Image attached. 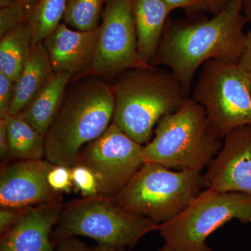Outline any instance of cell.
<instances>
[{"label":"cell","mask_w":251,"mask_h":251,"mask_svg":"<svg viewBox=\"0 0 251 251\" xmlns=\"http://www.w3.org/2000/svg\"><path fill=\"white\" fill-rule=\"evenodd\" d=\"M243 1L232 0L209 20L166 25L153 64L169 68L188 93L198 69L204 63L239 64L248 22Z\"/></svg>","instance_id":"cell-1"},{"label":"cell","mask_w":251,"mask_h":251,"mask_svg":"<svg viewBox=\"0 0 251 251\" xmlns=\"http://www.w3.org/2000/svg\"><path fill=\"white\" fill-rule=\"evenodd\" d=\"M115 105L113 86L95 78L75 86L46 133V159L53 165L74 166L81 150L111 125Z\"/></svg>","instance_id":"cell-2"},{"label":"cell","mask_w":251,"mask_h":251,"mask_svg":"<svg viewBox=\"0 0 251 251\" xmlns=\"http://www.w3.org/2000/svg\"><path fill=\"white\" fill-rule=\"evenodd\" d=\"M113 86V122L128 137L142 145L151 139L162 117L179 110L189 93L171 72L134 69Z\"/></svg>","instance_id":"cell-3"},{"label":"cell","mask_w":251,"mask_h":251,"mask_svg":"<svg viewBox=\"0 0 251 251\" xmlns=\"http://www.w3.org/2000/svg\"><path fill=\"white\" fill-rule=\"evenodd\" d=\"M223 143L224 138L204 108L190 97L179 110L158 122L153 138L143 145V160L168 169L201 173L217 156Z\"/></svg>","instance_id":"cell-4"},{"label":"cell","mask_w":251,"mask_h":251,"mask_svg":"<svg viewBox=\"0 0 251 251\" xmlns=\"http://www.w3.org/2000/svg\"><path fill=\"white\" fill-rule=\"evenodd\" d=\"M159 225L125 210L113 198L98 196L75 200L64 204L52 236L85 237L108 249H131Z\"/></svg>","instance_id":"cell-5"},{"label":"cell","mask_w":251,"mask_h":251,"mask_svg":"<svg viewBox=\"0 0 251 251\" xmlns=\"http://www.w3.org/2000/svg\"><path fill=\"white\" fill-rule=\"evenodd\" d=\"M205 188L201 173L145 163L113 198L125 210L160 225L179 215Z\"/></svg>","instance_id":"cell-6"},{"label":"cell","mask_w":251,"mask_h":251,"mask_svg":"<svg viewBox=\"0 0 251 251\" xmlns=\"http://www.w3.org/2000/svg\"><path fill=\"white\" fill-rule=\"evenodd\" d=\"M251 223V196L205 188L174 219L158 226L173 251H212L207 238L231 220Z\"/></svg>","instance_id":"cell-7"},{"label":"cell","mask_w":251,"mask_h":251,"mask_svg":"<svg viewBox=\"0 0 251 251\" xmlns=\"http://www.w3.org/2000/svg\"><path fill=\"white\" fill-rule=\"evenodd\" d=\"M191 99L224 138L231 130L251 125V75L238 64L204 63Z\"/></svg>","instance_id":"cell-8"},{"label":"cell","mask_w":251,"mask_h":251,"mask_svg":"<svg viewBox=\"0 0 251 251\" xmlns=\"http://www.w3.org/2000/svg\"><path fill=\"white\" fill-rule=\"evenodd\" d=\"M134 0H108L99 27L95 56L85 75L110 77L126 71L154 67L140 58L133 17Z\"/></svg>","instance_id":"cell-9"},{"label":"cell","mask_w":251,"mask_h":251,"mask_svg":"<svg viewBox=\"0 0 251 251\" xmlns=\"http://www.w3.org/2000/svg\"><path fill=\"white\" fill-rule=\"evenodd\" d=\"M143 145L113 122L99 138L81 150L75 165L90 169L98 181L99 195L115 197L142 166Z\"/></svg>","instance_id":"cell-10"},{"label":"cell","mask_w":251,"mask_h":251,"mask_svg":"<svg viewBox=\"0 0 251 251\" xmlns=\"http://www.w3.org/2000/svg\"><path fill=\"white\" fill-rule=\"evenodd\" d=\"M47 160H16L1 166L0 207L25 208L62 202L51 188Z\"/></svg>","instance_id":"cell-11"},{"label":"cell","mask_w":251,"mask_h":251,"mask_svg":"<svg viewBox=\"0 0 251 251\" xmlns=\"http://www.w3.org/2000/svg\"><path fill=\"white\" fill-rule=\"evenodd\" d=\"M206 188L251 196V125L231 130L204 175Z\"/></svg>","instance_id":"cell-12"},{"label":"cell","mask_w":251,"mask_h":251,"mask_svg":"<svg viewBox=\"0 0 251 251\" xmlns=\"http://www.w3.org/2000/svg\"><path fill=\"white\" fill-rule=\"evenodd\" d=\"M98 39L99 27L92 31L75 30L62 23L43 44L54 73L83 76L93 62Z\"/></svg>","instance_id":"cell-13"},{"label":"cell","mask_w":251,"mask_h":251,"mask_svg":"<svg viewBox=\"0 0 251 251\" xmlns=\"http://www.w3.org/2000/svg\"><path fill=\"white\" fill-rule=\"evenodd\" d=\"M62 202L33 206L0 238V251H54L50 237L58 221Z\"/></svg>","instance_id":"cell-14"},{"label":"cell","mask_w":251,"mask_h":251,"mask_svg":"<svg viewBox=\"0 0 251 251\" xmlns=\"http://www.w3.org/2000/svg\"><path fill=\"white\" fill-rule=\"evenodd\" d=\"M172 10L164 0H134L133 17L137 50L140 58L151 65ZM152 66V65H151Z\"/></svg>","instance_id":"cell-15"},{"label":"cell","mask_w":251,"mask_h":251,"mask_svg":"<svg viewBox=\"0 0 251 251\" xmlns=\"http://www.w3.org/2000/svg\"><path fill=\"white\" fill-rule=\"evenodd\" d=\"M54 74L43 42L31 46L25 64L16 82L9 115L21 113L49 83Z\"/></svg>","instance_id":"cell-16"},{"label":"cell","mask_w":251,"mask_h":251,"mask_svg":"<svg viewBox=\"0 0 251 251\" xmlns=\"http://www.w3.org/2000/svg\"><path fill=\"white\" fill-rule=\"evenodd\" d=\"M72 75L54 73L46 87L21 112L36 129L46 135L58 113Z\"/></svg>","instance_id":"cell-17"},{"label":"cell","mask_w":251,"mask_h":251,"mask_svg":"<svg viewBox=\"0 0 251 251\" xmlns=\"http://www.w3.org/2000/svg\"><path fill=\"white\" fill-rule=\"evenodd\" d=\"M6 120L13 159H43L46 156L45 135L36 129L21 113L9 115Z\"/></svg>","instance_id":"cell-18"},{"label":"cell","mask_w":251,"mask_h":251,"mask_svg":"<svg viewBox=\"0 0 251 251\" xmlns=\"http://www.w3.org/2000/svg\"><path fill=\"white\" fill-rule=\"evenodd\" d=\"M31 47V32L27 21L1 36L0 74L15 82L22 72Z\"/></svg>","instance_id":"cell-19"},{"label":"cell","mask_w":251,"mask_h":251,"mask_svg":"<svg viewBox=\"0 0 251 251\" xmlns=\"http://www.w3.org/2000/svg\"><path fill=\"white\" fill-rule=\"evenodd\" d=\"M67 0H39L28 16L31 32V46L48 37L64 18Z\"/></svg>","instance_id":"cell-20"},{"label":"cell","mask_w":251,"mask_h":251,"mask_svg":"<svg viewBox=\"0 0 251 251\" xmlns=\"http://www.w3.org/2000/svg\"><path fill=\"white\" fill-rule=\"evenodd\" d=\"M105 0H67L64 23L75 30L92 31L99 27Z\"/></svg>","instance_id":"cell-21"},{"label":"cell","mask_w":251,"mask_h":251,"mask_svg":"<svg viewBox=\"0 0 251 251\" xmlns=\"http://www.w3.org/2000/svg\"><path fill=\"white\" fill-rule=\"evenodd\" d=\"M74 188L80 191L82 197H94L99 195L98 181L90 169L82 165L71 168Z\"/></svg>","instance_id":"cell-22"},{"label":"cell","mask_w":251,"mask_h":251,"mask_svg":"<svg viewBox=\"0 0 251 251\" xmlns=\"http://www.w3.org/2000/svg\"><path fill=\"white\" fill-rule=\"evenodd\" d=\"M25 6L18 4L0 10V36H3L13 30L20 25L27 21Z\"/></svg>","instance_id":"cell-23"},{"label":"cell","mask_w":251,"mask_h":251,"mask_svg":"<svg viewBox=\"0 0 251 251\" xmlns=\"http://www.w3.org/2000/svg\"><path fill=\"white\" fill-rule=\"evenodd\" d=\"M48 181L56 193H71L74 188L70 167L54 165L48 175Z\"/></svg>","instance_id":"cell-24"},{"label":"cell","mask_w":251,"mask_h":251,"mask_svg":"<svg viewBox=\"0 0 251 251\" xmlns=\"http://www.w3.org/2000/svg\"><path fill=\"white\" fill-rule=\"evenodd\" d=\"M15 85L14 81L0 74V118H5L9 115L14 97Z\"/></svg>","instance_id":"cell-25"},{"label":"cell","mask_w":251,"mask_h":251,"mask_svg":"<svg viewBox=\"0 0 251 251\" xmlns=\"http://www.w3.org/2000/svg\"><path fill=\"white\" fill-rule=\"evenodd\" d=\"M32 207H0V234L14 227Z\"/></svg>","instance_id":"cell-26"},{"label":"cell","mask_w":251,"mask_h":251,"mask_svg":"<svg viewBox=\"0 0 251 251\" xmlns=\"http://www.w3.org/2000/svg\"><path fill=\"white\" fill-rule=\"evenodd\" d=\"M109 249L98 244L90 246L76 237H72L56 241L54 251H108Z\"/></svg>","instance_id":"cell-27"},{"label":"cell","mask_w":251,"mask_h":251,"mask_svg":"<svg viewBox=\"0 0 251 251\" xmlns=\"http://www.w3.org/2000/svg\"><path fill=\"white\" fill-rule=\"evenodd\" d=\"M6 117L0 118V158L1 166L14 161L10 151L7 135V120Z\"/></svg>","instance_id":"cell-28"},{"label":"cell","mask_w":251,"mask_h":251,"mask_svg":"<svg viewBox=\"0 0 251 251\" xmlns=\"http://www.w3.org/2000/svg\"><path fill=\"white\" fill-rule=\"evenodd\" d=\"M167 4L169 6L172 11L174 9L183 8L193 10H204L203 0H164Z\"/></svg>","instance_id":"cell-29"},{"label":"cell","mask_w":251,"mask_h":251,"mask_svg":"<svg viewBox=\"0 0 251 251\" xmlns=\"http://www.w3.org/2000/svg\"><path fill=\"white\" fill-rule=\"evenodd\" d=\"M238 65L251 75V29L246 33L244 50Z\"/></svg>","instance_id":"cell-30"},{"label":"cell","mask_w":251,"mask_h":251,"mask_svg":"<svg viewBox=\"0 0 251 251\" xmlns=\"http://www.w3.org/2000/svg\"><path fill=\"white\" fill-rule=\"evenodd\" d=\"M232 0H203L205 11H209L213 15L219 14Z\"/></svg>","instance_id":"cell-31"},{"label":"cell","mask_w":251,"mask_h":251,"mask_svg":"<svg viewBox=\"0 0 251 251\" xmlns=\"http://www.w3.org/2000/svg\"><path fill=\"white\" fill-rule=\"evenodd\" d=\"M243 14L247 18V21L251 22V0L243 1Z\"/></svg>","instance_id":"cell-32"},{"label":"cell","mask_w":251,"mask_h":251,"mask_svg":"<svg viewBox=\"0 0 251 251\" xmlns=\"http://www.w3.org/2000/svg\"><path fill=\"white\" fill-rule=\"evenodd\" d=\"M18 4H23L21 0H0L1 8L9 7Z\"/></svg>","instance_id":"cell-33"},{"label":"cell","mask_w":251,"mask_h":251,"mask_svg":"<svg viewBox=\"0 0 251 251\" xmlns=\"http://www.w3.org/2000/svg\"><path fill=\"white\" fill-rule=\"evenodd\" d=\"M173 251V250H171V249H170L169 247H168V246H166V244H164V246H163V247H161V249H158L157 251Z\"/></svg>","instance_id":"cell-34"},{"label":"cell","mask_w":251,"mask_h":251,"mask_svg":"<svg viewBox=\"0 0 251 251\" xmlns=\"http://www.w3.org/2000/svg\"><path fill=\"white\" fill-rule=\"evenodd\" d=\"M36 0H21L23 4L25 5V6H27V4H30L31 3L34 2Z\"/></svg>","instance_id":"cell-35"},{"label":"cell","mask_w":251,"mask_h":251,"mask_svg":"<svg viewBox=\"0 0 251 251\" xmlns=\"http://www.w3.org/2000/svg\"><path fill=\"white\" fill-rule=\"evenodd\" d=\"M108 251H130V250L125 248H120V249H110Z\"/></svg>","instance_id":"cell-36"}]
</instances>
